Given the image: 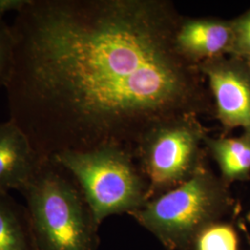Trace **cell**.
Returning <instances> with one entry per match:
<instances>
[{"mask_svg": "<svg viewBox=\"0 0 250 250\" xmlns=\"http://www.w3.org/2000/svg\"><path fill=\"white\" fill-rule=\"evenodd\" d=\"M183 19L165 0H30L11 26L9 120L50 159L132 152L157 125L209 114L199 64L175 42Z\"/></svg>", "mask_w": 250, "mask_h": 250, "instance_id": "1", "label": "cell"}, {"mask_svg": "<svg viewBox=\"0 0 250 250\" xmlns=\"http://www.w3.org/2000/svg\"><path fill=\"white\" fill-rule=\"evenodd\" d=\"M50 158L20 193L37 250H97L98 226L80 188Z\"/></svg>", "mask_w": 250, "mask_h": 250, "instance_id": "2", "label": "cell"}, {"mask_svg": "<svg viewBox=\"0 0 250 250\" xmlns=\"http://www.w3.org/2000/svg\"><path fill=\"white\" fill-rule=\"evenodd\" d=\"M51 159L72 175L97 224L110 215L141 208L148 195L132 153L117 146L64 150Z\"/></svg>", "mask_w": 250, "mask_h": 250, "instance_id": "3", "label": "cell"}, {"mask_svg": "<svg viewBox=\"0 0 250 250\" xmlns=\"http://www.w3.org/2000/svg\"><path fill=\"white\" fill-rule=\"evenodd\" d=\"M230 204L224 187L202 167L186 182L134 211L136 220L170 250L194 243L206 226L215 223Z\"/></svg>", "mask_w": 250, "mask_h": 250, "instance_id": "4", "label": "cell"}, {"mask_svg": "<svg viewBox=\"0 0 250 250\" xmlns=\"http://www.w3.org/2000/svg\"><path fill=\"white\" fill-rule=\"evenodd\" d=\"M206 135L205 128L196 116L170 120L146 134L136 151L151 188L179 186L201 169V144Z\"/></svg>", "mask_w": 250, "mask_h": 250, "instance_id": "5", "label": "cell"}, {"mask_svg": "<svg viewBox=\"0 0 250 250\" xmlns=\"http://www.w3.org/2000/svg\"><path fill=\"white\" fill-rule=\"evenodd\" d=\"M215 103L216 117L226 130L241 127L250 135V72L246 61L229 55L199 63Z\"/></svg>", "mask_w": 250, "mask_h": 250, "instance_id": "6", "label": "cell"}, {"mask_svg": "<svg viewBox=\"0 0 250 250\" xmlns=\"http://www.w3.org/2000/svg\"><path fill=\"white\" fill-rule=\"evenodd\" d=\"M45 160L14 122L0 123V194L21 192Z\"/></svg>", "mask_w": 250, "mask_h": 250, "instance_id": "7", "label": "cell"}, {"mask_svg": "<svg viewBox=\"0 0 250 250\" xmlns=\"http://www.w3.org/2000/svg\"><path fill=\"white\" fill-rule=\"evenodd\" d=\"M179 51L199 64L232 54V21L217 18L183 19L175 37Z\"/></svg>", "mask_w": 250, "mask_h": 250, "instance_id": "8", "label": "cell"}, {"mask_svg": "<svg viewBox=\"0 0 250 250\" xmlns=\"http://www.w3.org/2000/svg\"><path fill=\"white\" fill-rule=\"evenodd\" d=\"M0 250H37L25 206L0 194Z\"/></svg>", "mask_w": 250, "mask_h": 250, "instance_id": "9", "label": "cell"}, {"mask_svg": "<svg viewBox=\"0 0 250 250\" xmlns=\"http://www.w3.org/2000/svg\"><path fill=\"white\" fill-rule=\"evenodd\" d=\"M204 145L218 163L227 182L246 180L250 174V135L233 138H211L206 135Z\"/></svg>", "mask_w": 250, "mask_h": 250, "instance_id": "10", "label": "cell"}, {"mask_svg": "<svg viewBox=\"0 0 250 250\" xmlns=\"http://www.w3.org/2000/svg\"><path fill=\"white\" fill-rule=\"evenodd\" d=\"M238 236L231 225L212 223L199 232L195 250H238Z\"/></svg>", "mask_w": 250, "mask_h": 250, "instance_id": "11", "label": "cell"}, {"mask_svg": "<svg viewBox=\"0 0 250 250\" xmlns=\"http://www.w3.org/2000/svg\"><path fill=\"white\" fill-rule=\"evenodd\" d=\"M16 41L11 26L0 19V87L9 84L14 67Z\"/></svg>", "mask_w": 250, "mask_h": 250, "instance_id": "12", "label": "cell"}, {"mask_svg": "<svg viewBox=\"0 0 250 250\" xmlns=\"http://www.w3.org/2000/svg\"><path fill=\"white\" fill-rule=\"evenodd\" d=\"M233 46L232 56L250 59V9L240 17L232 20Z\"/></svg>", "mask_w": 250, "mask_h": 250, "instance_id": "13", "label": "cell"}, {"mask_svg": "<svg viewBox=\"0 0 250 250\" xmlns=\"http://www.w3.org/2000/svg\"><path fill=\"white\" fill-rule=\"evenodd\" d=\"M30 0H0V19L10 12L16 11L19 13L29 4Z\"/></svg>", "mask_w": 250, "mask_h": 250, "instance_id": "14", "label": "cell"}, {"mask_svg": "<svg viewBox=\"0 0 250 250\" xmlns=\"http://www.w3.org/2000/svg\"><path fill=\"white\" fill-rule=\"evenodd\" d=\"M246 61V62L248 64V67H249V70H250V59H247V60H245Z\"/></svg>", "mask_w": 250, "mask_h": 250, "instance_id": "15", "label": "cell"}, {"mask_svg": "<svg viewBox=\"0 0 250 250\" xmlns=\"http://www.w3.org/2000/svg\"><path fill=\"white\" fill-rule=\"evenodd\" d=\"M248 221H249V222L250 223V214L248 215Z\"/></svg>", "mask_w": 250, "mask_h": 250, "instance_id": "16", "label": "cell"}]
</instances>
